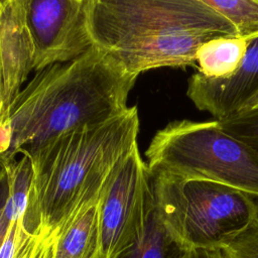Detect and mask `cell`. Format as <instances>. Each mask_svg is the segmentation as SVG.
I'll use <instances>...</instances> for the list:
<instances>
[{"mask_svg": "<svg viewBox=\"0 0 258 258\" xmlns=\"http://www.w3.org/2000/svg\"><path fill=\"white\" fill-rule=\"evenodd\" d=\"M151 186L159 219L187 250L223 249L258 219L255 198L221 183L152 174Z\"/></svg>", "mask_w": 258, "mask_h": 258, "instance_id": "5b68a950", "label": "cell"}, {"mask_svg": "<svg viewBox=\"0 0 258 258\" xmlns=\"http://www.w3.org/2000/svg\"><path fill=\"white\" fill-rule=\"evenodd\" d=\"M9 182L6 170L0 166V248L12 223L7 213Z\"/></svg>", "mask_w": 258, "mask_h": 258, "instance_id": "2e32d148", "label": "cell"}, {"mask_svg": "<svg viewBox=\"0 0 258 258\" xmlns=\"http://www.w3.org/2000/svg\"><path fill=\"white\" fill-rule=\"evenodd\" d=\"M218 121L228 133L258 150V108Z\"/></svg>", "mask_w": 258, "mask_h": 258, "instance_id": "5bb4252c", "label": "cell"}, {"mask_svg": "<svg viewBox=\"0 0 258 258\" xmlns=\"http://www.w3.org/2000/svg\"><path fill=\"white\" fill-rule=\"evenodd\" d=\"M34 47L27 26L24 0H4L0 12V131L7 127L11 104L33 70Z\"/></svg>", "mask_w": 258, "mask_h": 258, "instance_id": "ba28073f", "label": "cell"}, {"mask_svg": "<svg viewBox=\"0 0 258 258\" xmlns=\"http://www.w3.org/2000/svg\"><path fill=\"white\" fill-rule=\"evenodd\" d=\"M250 40L239 36H219L205 42L197 52L198 73L207 78H228L241 67Z\"/></svg>", "mask_w": 258, "mask_h": 258, "instance_id": "8fae6325", "label": "cell"}, {"mask_svg": "<svg viewBox=\"0 0 258 258\" xmlns=\"http://www.w3.org/2000/svg\"><path fill=\"white\" fill-rule=\"evenodd\" d=\"M188 251L166 229L153 206L140 236L115 258H183Z\"/></svg>", "mask_w": 258, "mask_h": 258, "instance_id": "7c38bea8", "label": "cell"}, {"mask_svg": "<svg viewBox=\"0 0 258 258\" xmlns=\"http://www.w3.org/2000/svg\"><path fill=\"white\" fill-rule=\"evenodd\" d=\"M99 205L100 202L81 211L60 231L54 258H97L100 255Z\"/></svg>", "mask_w": 258, "mask_h": 258, "instance_id": "30bf717a", "label": "cell"}, {"mask_svg": "<svg viewBox=\"0 0 258 258\" xmlns=\"http://www.w3.org/2000/svg\"><path fill=\"white\" fill-rule=\"evenodd\" d=\"M3 2H4V0H0V12H1V9H2V6H3Z\"/></svg>", "mask_w": 258, "mask_h": 258, "instance_id": "d6986e66", "label": "cell"}, {"mask_svg": "<svg viewBox=\"0 0 258 258\" xmlns=\"http://www.w3.org/2000/svg\"><path fill=\"white\" fill-rule=\"evenodd\" d=\"M137 76L93 46L81 56L36 72L10 107L0 131V163L27 154L76 128L124 113Z\"/></svg>", "mask_w": 258, "mask_h": 258, "instance_id": "7a4b0ae2", "label": "cell"}, {"mask_svg": "<svg viewBox=\"0 0 258 258\" xmlns=\"http://www.w3.org/2000/svg\"><path fill=\"white\" fill-rule=\"evenodd\" d=\"M94 46L128 73L197 68L207 41L234 36L232 23L205 0H88Z\"/></svg>", "mask_w": 258, "mask_h": 258, "instance_id": "3957f363", "label": "cell"}, {"mask_svg": "<svg viewBox=\"0 0 258 258\" xmlns=\"http://www.w3.org/2000/svg\"><path fill=\"white\" fill-rule=\"evenodd\" d=\"M258 91V37L250 40L239 70L228 78L212 79L200 73L187 80L186 96L201 111L215 120L235 115L242 105Z\"/></svg>", "mask_w": 258, "mask_h": 258, "instance_id": "9c48e42d", "label": "cell"}, {"mask_svg": "<svg viewBox=\"0 0 258 258\" xmlns=\"http://www.w3.org/2000/svg\"><path fill=\"white\" fill-rule=\"evenodd\" d=\"M2 110V81H1V73H0V117Z\"/></svg>", "mask_w": 258, "mask_h": 258, "instance_id": "ac0fdd59", "label": "cell"}, {"mask_svg": "<svg viewBox=\"0 0 258 258\" xmlns=\"http://www.w3.org/2000/svg\"><path fill=\"white\" fill-rule=\"evenodd\" d=\"M258 108V91L252 96L250 97L243 105L242 107L239 109V111L236 113V114H243V113H246V112H249V111H252L254 109ZM235 114V115H236Z\"/></svg>", "mask_w": 258, "mask_h": 258, "instance_id": "e0dca14e", "label": "cell"}, {"mask_svg": "<svg viewBox=\"0 0 258 258\" xmlns=\"http://www.w3.org/2000/svg\"><path fill=\"white\" fill-rule=\"evenodd\" d=\"M87 4L88 0H24L34 71L71 61L94 46Z\"/></svg>", "mask_w": 258, "mask_h": 258, "instance_id": "52a82bcc", "label": "cell"}, {"mask_svg": "<svg viewBox=\"0 0 258 258\" xmlns=\"http://www.w3.org/2000/svg\"><path fill=\"white\" fill-rule=\"evenodd\" d=\"M145 156L151 175L217 182L258 199V150L218 120L171 121L154 134Z\"/></svg>", "mask_w": 258, "mask_h": 258, "instance_id": "277c9868", "label": "cell"}, {"mask_svg": "<svg viewBox=\"0 0 258 258\" xmlns=\"http://www.w3.org/2000/svg\"><path fill=\"white\" fill-rule=\"evenodd\" d=\"M0 166L6 170L8 175V216L12 222L23 220L32 181L31 161L28 156L22 155L18 160L2 162Z\"/></svg>", "mask_w": 258, "mask_h": 258, "instance_id": "4fadbf2b", "label": "cell"}, {"mask_svg": "<svg viewBox=\"0 0 258 258\" xmlns=\"http://www.w3.org/2000/svg\"><path fill=\"white\" fill-rule=\"evenodd\" d=\"M135 106L100 124L67 131L22 154L32 165V181L22 220L32 238L57 237L81 211L102 199L121 162L137 145Z\"/></svg>", "mask_w": 258, "mask_h": 258, "instance_id": "6da1fadb", "label": "cell"}, {"mask_svg": "<svg viewBox=\"0 0 258 258\" xmlns=\"http://www.w3.org/2000/svg\"><path fill=\"white\" fill-rule=\"evenodd\" d=\"M154 206L151 175L138 144L121 162L100 205V254L115 256L142 233Z\"/></svg>", "mask_w": 258, "mask_h": 258, "instance_id": "8992f818", "label": "cell"}, {"mask_svg": "<svg viewBox=\"0 0 258 258\" xmlns=\"http://www.w3.org/2000/svg\"><path fill=\"white\" fill-rule=\"evenodd\" d=\"M221 251L224 258H258V219Z\"/></svg>", "mask_w": 258, "mask_h": 258, "instance_id": "9a60e30c", "label": "cell"}, {"mask_svg": "<svg viewBox=\"0 0 258 258\" xmlns=\"http://www.w3.org/2000/svg\"><path fill=\"white\" fill-rule=\"evenodd\" d=\"M97 258H103V257H102V255H101V254H100V255H99V256H98V257H97Z\"/></svg>", "mask_w": 258, "mask_h": 258, "instance_id": "ffe728a7", "label": "cell"}]
</instances>
